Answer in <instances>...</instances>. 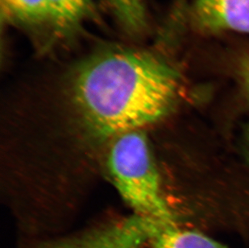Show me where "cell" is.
<instances>
[{
	"label": "cell",
	"mask_w": 249,
	"mask_h": 248,
	"mask_svg": "<svg viewBox=\"0 0 249 248\" xmlns=\"http://www.w3.org/2000/svg\"><path fill=\"white\" fill-rule=\"evenodd\" d=\"M69 85L90 133L111 140L161 120L176 99L179 75L155 51L111 47L78 62Z\"/></svg>",
	"instance_id": "obj_1"
},
{
	"label": "cell",
	"mask_w": 249,
	"mask_h": 248,
	"mask_svg": "<svg viewBox=\"0 0 249 248\" xmlns=\"http://www.w3.org/2000/svg\"><path fill=\"white\" fill-rule=\"evenodd\" d=\"M143 131L111 139L107 166L115 189L134 214L163 229L178 223L163 197L160 177Z\"/></svg>",
	"instance_id": "obj_2"
},
{
	"label": "cell",
	"mask_w": 249,
	"mask_h": 248,
	"mask_svg": "<svg viewBox=\"0 0 249 248\" xmlns=\"http://www.w3.org/2000/svg\"><path fill=\"white\" fill-rule=\"evenodd\" d=\"M158 230L157 225L133 213L85 234L36 248H142L149 244Z\"/></svg>",
	"instance_id": "obj_3"
},
{
	"label": "cell",
	"mask_w": 249,
	"mask_h": 248,
	"mask_svg": "<svg viewBox=\"0 0 249 248\" xmlns=\"http://www.w3.org/2000/svg\"><path fill=\"white\" fill-rule=\"evenodd\" d=\"M195 15L207 30L249 33V0H196Z\"/></svg>",
	"instance_id": "obj_4"
},
{
	"label": "cell",
	"mask_w": 249,
	"mask_h": 248,
	"mask_svg": "<svg viewBox=\"0 0 249 248\" xmlns=\"http://www.w3.org/2000/svg\"><path fill=\"white\" fill-rule=\"evenodd\" d=\"M50 27L56 37H70L85 23L97 19L93 0H49Z\"/></svg>",
	"instance_id": "obj_5"
},
{
	"label": "cell",
	"mask_w": 249,
	"mask_h": 248,
	"mask_svg": "<svg viewBox=\"0 0 249 248\" xmlns=\"http://www.w3.org/2000/svg\"><path fill=\"white\" fill-rule=\"evenodd\" d=\"M149 244L150 248H228L201 232L178 225L159 230Z\"/></svg>",
	"instance_id": "obj_6"
},
{
	"label": "cell",
	"mask_w": 249,
	"mask_h": 248,
	"mask_svg": "<svg viewBox=\"0 0 249 248\" xmlns=\"http://www.w3.org/2000/svg\"><path fill=\"white\" fill-rule=\"evenodd\" d=\"M1 5L11 21L30 28L50 26L49 0H1Z\"/></svg>",
	"instance_id": "obj_7"
},
{
	"label": "cell",
	"mask_w": 249,
	"mask_h": 248,
	"mask_svg": "<svg viewBox=\"0 0 249 248\" xmlns=\"http://www.w3.org/2000/svg\"><path fill=\"white\" fill-rule=\"evenodd\" d=\"M118 25L127 35H142L148 28L146 0H106Z\"/></svg>",
	"instance_id": "obj_8"
},
{
	"label": "cell",
	"mask_w": 249,
	"mask_h": 248,
	"mask_svg": "<svg viewBox=\"0 0 249 248\" xmlns=\"http://www.w3.org/2000/svg\"><path fill=\"white\" fill-rule=\"evenodd\" d=\"M243 76L245 82V86L249 91V57L246 59L243 66Z\"/></svg>",
	"instance_id": "obj_9"
}]
</instances>
